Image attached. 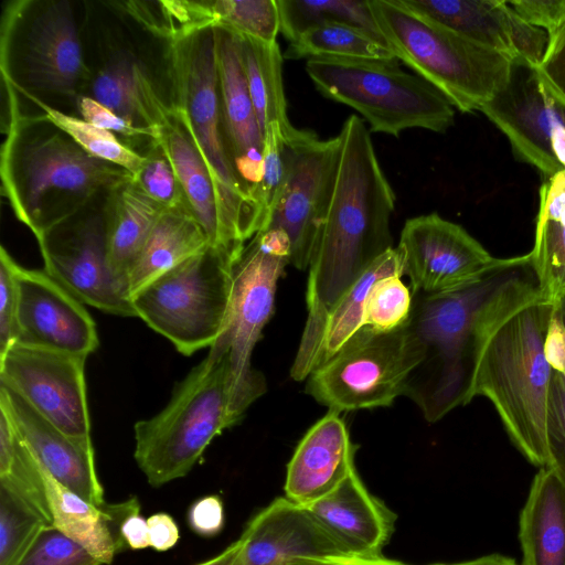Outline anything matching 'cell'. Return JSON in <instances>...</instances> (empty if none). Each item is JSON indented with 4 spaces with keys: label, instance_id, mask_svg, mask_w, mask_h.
Listing matches in <instances>:
<instances>
[{
    "label": "cell",
    "instance_id": "6da1fadb",
    "mask_svg": "<svg viewBox=\"0 0 565 565\" xmlns=\"http://www.w3.org/2000/svg\"><path fill=\"white\" fill-rule=\"evenodd\" d=\"M334 189L316 235L308 275L307 320L290 375L309 376L316 366L326 320L365 270L392 248L395 193L363 120L352 115L341 131Z\"/></svg>",
    "mask_w": 565,
    "mask_h": 565
},
{
    "label": "cell",
    "instance_id": "7a4b0ae2",
    "mask_svg": "<svg viewBox=\"0 0 565 565\" xmlns=\"http://www.w3.org/2000/svg\"><path fill=\"white\" fill-rule=\"evenodd\" d=\"M554 300L534 270L497 299L482 326L472 394L487 397L516 449L536 467L547 466L545 418L553 367L546 340Z\"/></svg>",
    "mask_w": 565,
    "mask_h": 565
},
{
    "label": "cell",
    "instance_id": "3957f363",
    "mask_svg": "<svg viewBox=\"0 0 565 565\" xmlns=\"http://www.w3.org/2000/svg\"><path fill=\"white\" fill-rule=\"evenodd\" d=\"M533 270L530 254L497 258L476 281L447 292L413 294L405 327L420 362L408 375L404 395L435 423L473 399L472 374L480 333L497 299Z\"/></svg>",
    "mask_w": 565,
    "mask_h": 565
},
{
    "label": "cell",
    "instance_id": "277c9868",
    "mask_svg": "<svg viewBox=\"0 0 565 565\" xmlns=\"http://www.w3.org/2000/svg\"><path fill=\"white\" fill-rule=\"evenodd\" d=\"M4 84L10 119L1 148L2 193L15 217L39 239L74 218L97 193L134 175L90 156L42 116L19 114L14 87Z\"/></svg>",
    "mask_w": 565,
    "mask_h": 565
},
{
    "label": "cell",
    "instance_id": "5b68a950",
    "mask_svg": "<svg viewBox=\"0 0 565 565\" xmlns=\"http://www.w3.org/2000/svg\"><path fill=\"white\" fill-rule=\"evenodd\" d=\"M265 392L263 374L239 377L217 340L175 385L168 404L135 424L134 457L148 482L161 487L186 476L212 440L238 424Z\"/></svg>",
    "mask_w": 565,
    "mask_h": 565
},
{
    "label": "cell",
    "instance_id": "8992f818",
    "mask_svg": "<svg viewBox=\"0 0 565 565\" xmlns=\"http://www.w3.org/2000/svg\"><path fill=\"white\" fill-rule=\"evenodd\" d=\"M168 71L172 109L190 132L215 189L222 250L238 259L256 230L253 204L235 171L225 137L214 29L171 40Z\"/></svg>",
    "mask_w": 565,
    "mask_h": 565
},
{
    "label": "cell",
    "instance_id": "52a82bcc",
    "mask_svg": "<svg viewBox=\"0 0 565 565\" xmlns=\"http://www.w3.org/2000/svg\"><path fill=\"white\" fill-rule=\"evenodd\" d=\"M370 4L395 58L460 111H480L508 83L510 56L416 13L401 0H370Z\"/></svg>",
    "mask_w": 565,
    "mask_h": 565
},
{
    "label": "cell",
    "instance_id": "ba28073f",
    "mask_svg": "<svg viewBox=\"0 0 565 565\" xmlns=\"http://www.w3.org/2000/svg\"><path fill=\"white\" fill-rule=\"evenodd\" d=\"M306 72L321 95L354 108L373 132H445L454 125V106L443 93L397 60L309 58Z\"/></svg>",
    "mask_w": 565,
    "mask_h": 565
},
{
    "label": "cell",
    "instance_id": "9c48e42d",
    "mask_svg": "<svg viewBox=\"0 0 565 565\" xmlns=\"http://www.w3.org/2000/svg\"><path fill=\"white\" fill-rule=\"evenodd\" d=\"M237 260L207 248L137 291L136 316L183 355L211 348L225 330Z\"/></svg>",
    "mask_w": 565,
    "mask_h": 565
},
{
    "label": "cell",
    "instance_id": "30bf717a",
    "mask_svg": "<svg viewBox=\"0 0 565 565\" xmlns=\"http://www.w3.org/2000/svg\"><path fill=\"white\" fill-rule=\"evenodd\" d=\"M419 348L405 326L379 332L359 330L332 358L307 377V392L330 411L385 407L404 395Z\"/></svg>",
    "mask_w": 565,
    "mask_h": 565
},
{
    "label": "cell",
    "instance_id": "8fae6325",
    "mask_svg": "<svg viewBox=\"0 0 565 565\" xmlns=\"http://www.w3.org/2000/svg\"><path fill=\"white\" fill-rule=\"evenodd\" d=\"M480 111L505 135L520 160L546 178L565 171V99L539 66L512 60L508 83Z\"/></svg>",
    "mask_w": 565,
    "mask_h": 565
},
{
    "label": "cell",
    "instance_id": "7c38bea8",
    "mask_svg": "<svg viewBox=\"0 0 565 565\" xmlns=\"http://www.w3.org/2000/svg\"><path fill=\"white\" fill-rule=\"evenodd\" d=\"M284 153L285 182L267 228H280L288 235L290 264L306 270L334 189L341 137L321 140L313 131L299 129L285 142Z\"/></svg>",
    "mask_w": 565,
    "mask_h": 565
},
{
    "label": "cell",
    "instance_id": "4fadbf2b",
    "mask_svg": "<svg viewBox=\"0 0 565 565\" xmlns=\"http://www.w3.org/2000/svg\"><path fill=\"white\" fill-rule=\"evenodd\" d=\"M290 254L288 235L267 228L252 238L234 265L228 318L218 341L227 348L232 370L239 377L260 373L252 367V353L273 313L277 284Z\"/></svg>",
    "mask_w": 565,
    "mask_h": 565
},
{
    "label": "cell",
    "instance_id": "5bb4252c",
    "mask_svg": "<svg viewBox=\"0 0 565 565\" xmlns=\"http://www.w3.org/2000/svg\"><path fill=\"white\" fill-rule=\"evenodd\" d=\"M87 356L13 343L0 355V385L24 399L63 433L90 437Z\"/></svg>",
    "mask_w": 565,
    "mask_h": 565
},
{
    "label": "cell",
    "instance_id": "9a60e30c",
    "mask_svg": "<svg viewBox=\"0 0 565 565\" xmlns=\"http://www.w3.org/2000/svg\"><path fill=\"white\" fill-rule=\"evenodd\" d=\"M397 249L403 276L413 294L434 295L462 288L482 277L497 262L462 226L437 213L408 218Z\"/></svg>",
    "mask_w": 565,
    "mask_h": 565
},
{
    "label": "cell",
    "instance_id": "2e32d148",
    "mask_svg": "<svg viewBox=\"0 0 565 565\" xmlns=\"http://www.w3.org/2000/svg\"><path fill=\"white\" fill-rule=\"evenodd\" d=\"M36 241L44 270L81 302L110 315L137 317L108 265L104 215L72 218Z\"/></svg>",
    "mask_w": 565,
    "mask_h": 565
},
{
    "label": "cell",
    "instance_id": "e0dca14e",
    "mask_svg": "<svg viewBox=\"0 0 565 565\" xmlns=\"http://www.w3.org/2000/svg\"><path fill=\"white\" fill-rule=\"evenodd\" d=\"M18 333L14 343L83 356L98 348L96 324L84 303L45 270L15 264Z\"/></svg>",
    "mask_w": 565,
    "mask_h": 565
},
{
    "label": "cell",
    "instance_id": "ac0fdd59",
    "mask_svg": "<svg viewBox=\"0 0 565 565\" xmlns=\"http://www.w3.org/2000/svg\"><path fill=\"white\" fill-rule=\"evenodd\" d=\"M232 565H291L300 558L351 556L305 507L275 499L246 525Z\"/></svg>",
    "mask_w": 565,
    "mask_h": 565
},
{
    "label": "cell",
    "instance_id": "d6986e66",
    "mask_svg": "<svg viewBox=\"0 0 565 565\" xmlns=\"http://www.w3.org/2000/svg\"><path fill=\"white\" fill-rule=\"evenodd\" d=\"M0 408L7 413L42 468L56 481L94 504L106 502L90 437H74L63 433L18 394L2 385Z\"/></svg>",
    "mask_w": 565,
    "mask_h": 565
},
{
    "label": "cell",
    "instance_id": "ffe728a7",
    "mask_svg": "<svg viewBox=\"0 0 565 565\" xmlns=\"http://www.w3.org/2000/svg\"><path fill=\"white\" fill-rule=\"evenodd\" d=\"M32 89L73 97L87 72L68 1H50L31 22L22 54Z\"/></svg>",
    "mask_w": 565,
    "mask_h": 565
},
{
    "label": "cell",
    "instance_id": "44dd1931",
    "mask_svg": "<svg viewBox=\"0 0 565 565\" xmlns=\"http://www.w3.org/2000/svg\"><path fill=\"white\" fill-rule=\"evenodd\" d=\"M348 426L330 411L299 441L287 466L285 497L308 508L335 490L355 470Z\"/></svg>",
    "mask_w": 565,
    "mask_h": 565
},
{
    "label": "cell",
    "instance_id": "7402d4cb",
    "mask_svg": "<svg viewBox=\"0 0 565 565\" xmlns=\"http://www.w3.org/2000/svg\"><path fill=\"white\" fill-rule=\"evenodd\" d=\"M307 509L353 555L382 556L394 532L395 514L366 489L356 469Z\"/></svg>",
    "mask_w": 565,
    "mask_h": 565
},
{
    "label": "cell",
    "instance_id": "603a6c76",
    "mask_svg": "<svg viewBox=\"0 0 565 565\" xmlns=\"http://www.w3.org/2000/svg\"><path fill=\"white\" fill-rule=\"evenodd\" d=\"M42 473L52 524L103 565H110L115 556L127 548L120 527L128 514L141 509L137 498L97 505L56 481L43 468Z\"/></svg>",
    "mask_w": 565,
    "mask_h": 565
},
{
    "label": "cell",
    "instance_id": "cb8c5ba5",
    "mask_svg": "<svg viewBox=\"0 0 565 565\" xmlns=\"http://www.w3.org/2000/svg\"><path fill=\"white\" fill-rule=\"evenodd\" d=\"M215 55L225 137L235 167H262L260 132L242 64L239 36L216 28Z\"/></svg>",
    "mask_w": 565,
    "mask_h": 565
},
{
    "label": "cell",
    "instance_id": "d4e9b609",
    "mask_svg": "<svg viewBox=\"0 0 565 565\" xmlns=\"http://www.w3.org/2000/svg\"><path fill=\"white\" fill-rule=\"evenodd\" d=\"M520 565H565V484L550 467L534 476L519 520Z\"/></svg>",
    "mask_w": 565,
    "mask_h": 565
},
{
    "label": "cell",
    "instance_id": "484cf974",
    "mask_svg": "<svg viewBox=\"0 0 565 565\" xmlns=\"http://www.w3.org/2000/svg\"><path fill=\"white\" fill-rule=\"evenodd\" d=\"M108 194L104 213L107 259L110 271L127 294L129 273L166 209L152 200L134 177L111 189Z\"/></svg>",
    "mask_w": 565,
    "mask_h": 565
},
{
    "label": "cell",
    "instance_id": "4316f807",
    "mask_svg": "<svg viewBox=\"0 0 565 565\" xmlns=\"http://www.w3.org/2000/svg\"><path fill=\"white\" fill-rule=\"evenodd\" d=\"M151 141L172 166L190 210L207 234L211 246L223 252L217 200L210 172L171 105L159 126L157 139Z\"/></svg>",
    "mask_w": 565,
    "mask_h": 565
},
{
    "label": "cell",
    "instance_id": "83f0119b",
    "mask_svg": "<svg viewBox=\"0 0 565 565\" xmlns=\"http://www.w3.org/2000/svg\"><path fill=\"white\" fill-rule=\"evenodd\" d=\"M212 247L189 206L166 209L154 223L127 279L129 299L184 260Z\"/></svg>",
    "mask_w": 565,
    "mask_h": 565
},
{
    "label": "cell",
    "instance_id": "f1b7e54d",
    "mask_svg": "<svg viewBox=\"0 0 565 565\" xmlns=\"http://www.w3.org/2000/svg\"><path fill=\"white\" fill-rule=\"evenodd\" d=\"M446 28L514 58L516 12L504 0H401Z\"/></svg>",
    "mask_w": 565,
    "mask_h": 565
},
{
    "label": "cell",
    "instance_id": "f546056e",
    "mask_svg": "<svg viewBox=\"0 0 565 565\" xmlns=\"http://www.w3.org/2000/svg\"><path fill=\"white\" fill-rule=\"evenodd\" d=\"M92 94L98 103L137 127L158 128L169 109L143 68L127 56L98 72Z\"/></svg>",
    "mask_w": 565,
    "mask_h": 565
},
{
    "label": "cell",
    "instance_id": "4dcf8cb0",
    "mask_svg": "<svg viewBox=\"0 0 565 565\" xmlns=\"http://www.w3.org/2000/svg\"><path fill=\"white\" fill-rule=\"evenodd\" d=\"M238 36L242 64L260 132L264 137L271 125H277L287 142L299 129L291 125L287 114L279 44Z\"/></svg>",
    "mask_w": 565,
    "mask_h": 565
},
{
    "label": "cell",
    "instance_id": "1f68e13d",
    "mask_svg": "<svg viewBox=\"0 0 565 565\" xmlns=\"http://www.w3.org/2000/svg\"><path fill=\"white\" fill-rule=\"evenodd\" d=\"M540 289L551 299L565 292V171L540 189L533 249L529 253Z\"/></svg>",
    "mask_w": 565,
    "mask_h": 565
},
{
    "label": "cell",
    "instance_id": "d6a6232c",
    "mask_svg": "<svg viewBox=\"0 0 565 565\" xmlns=\"http://www.w3.org/2000/svg\"><path fill=\"white\" fill-rule=\"evenodd\" d=\"M391 274L403 276V263L397 247L377 257L335 303L324 323L315 369L332 358L363 328L364 307L371 287L379 278Z\"/></svg>",
    "mask_w": 565,
    "mask_h": 565
},
{
    "label": "cell",
    "instance_id": "836d02e7",
    "mask_svg": "<svg viewBox=\"0 0 565 565\" xmlns=\"http://www.w3.org/2000/svg\"><path fill=\"white\" fill-rule=\"evenodd\" d=\"M285 57L291 60H396L390 47L366 31L350 24L330 22L302 32L289 46Z\"/></svg>",
    "mask_w": 565,
    "mask_h": 565
},
{
    "label": "cell",
    "instance_id": "e575fe53",
    "mask_svg": "<svg viewBox=\"0 0 565 565\" xmlns=\"http://www.w3.org/2000/svg\"><path fill=\"white\" fill-rule=\"evenodd\" d=\"M0 486L23 500L49 524H52L42 468L2 408H0Z\"/></svg>",
    "mask_w": 565,
    "mask_h": 565
},
{
    "label": "cell",
    "instance_id": "d590c367",
    "mask_svg": "<svg viewBox=\"0 0 565 565\" xmlns=\"http://www.w3.org/2000/svg\"><path fill=\"white\" fill-rule=\"evenodd\" d=\"M277 4L280 32L289 43L310 28L339 22L362 29L386 44L370 0H277Z\"/></svg>",
    "mask_w": 565,
    "mask_h": 565
},
{
    "label": "cell",
    "instance_id": "8d00e7d4",
    "mask_svg": "<svg viewBox=\"0 0 565 565\" xmlns=\"http://www.w3.org/2000/svg\"><path fill=\"white\" fill-rule=\"evenodd\" d=\"M12 85L18 92L28 97L43 111L41 116L45 120L65 132L84 151L97 159L110 162L127 170L134 175V178L140 173L147 161V156H142L120 142L113 132L95 127L83 118H77L57 110L42 102L31 92L17 86L13 83Z\"/></svg>",
    "mask_w": 565,
    "mask_h": 565
},
{
    "label": "cell",
    "instance_id": "74e56055",
    "mask_svg": "<svg viewBox=\"0 0 565 565\" xmlns=\"http://www.w3.org/2000/svg\"><path fill=\"white\" fill-rule=\"evenodd\" d=\"M212 28L266 43L277 42L280 18L277 0H214L210 1Z\"/></svg>",
    "mask_w": 565,
    "mask_h": 565
},
{
    "label": "cell",
    "instance_id": "f35d334b",
    "mask_svg": "<svg viewBox=\"0 0 565 565\" xmlns=\"http://www.w3.org/2000/svg\"><path fill=\"white\" fill-rule=\"evenodd\" d=\"M46 524L23 500L0 486V565H14Z\"/></svg>",
    "mask_w": 565,
    "mask_h": 565
},
{
    "label": "cell",
    "instance_id": "ab89813d",
    "mask_svg": "<svg viewBox=\"0 0 565 565\" xmlns=\"http://www.w3.org/2000/svg\"><path fill=\"white\" fill-rule=\"evenodd\" d=\"M413 306L412 290L403 282L402 275L391 274L379 278L371 287L363 316V327L388 332L407 322Z\"/></svg>",
    "mask_w": 565,
    "mask_h": 565
},
{
    "label": "cell",
    "instance_id": "60d3db41",
    "mask_svg": "<svg viewBox=\"0 0 565 565\" xmlns=\"http://www.w3.org/2000/svg\"><path fill=\"white\" fill-rule=\"evenodd\" d=\"M284 146L280 128L271 125L264 136L262 179L252 193L256 234L267 228L285 182Z\"/></svg>",
    "mask_w": 565,
    "mask_h": 565
},
{
    "label": "cell",
    "instance_id": "b9f144b4",
    "mask_svg": "<svg viewBox=\"0 0 565 565\" xmlns=\"http://www.w3.org/2000/svg\"><path fill=\"white\" fill-rule=\"evenodd\" d=\"M14 565H103L53 524L44 525Z\"/></svg>",
    "mask_w": 565,
    "mask_h": 565
},
{
    "label": "cell",
    "instance_id": "7bdbcfd3",
    "mask_svg": "<svg viewBox=\"0 0 565 565\" xmlns=\"http://www.w3.org/2000/svg\"><path fill=\"white\" fill-rule=\"evenodd\" d=\"M545 437L547 466L565 484V376L553 369L548 386Z\"/></svg>",
    "mask_w": 565,
    "mask_h": 565
},
{
    "label": "cell",
    "instance_id": "ee69618b",
    "mask_svg": "<svg viewBox=\"0 0 565 565\" xmlns=\"http://www.w3.org/2000/svg\"><path fill=\"white\" fill-rule=\"evenodd\" d=\"M153 148L157 152L147 156V161L135 180L164 209L189 206L172 166L159 149Z\"/></svg>",
    "mask_w": 565,
    "mask_h": 565
},
{
    "label": "cell",
    "instance_id": "f6af8a7d",
    "mask_svg": "<svg viewBox=\"0 0 565 565\" xmlns=\"http://www.w3.org/2000/svg\"><path fill=\"white\" fill-rule=\"evenodd\" d=\"M15 264L7 249H0V355L17 340L18 287Z\"/></svg>",
    "mask_w": 565,
    "mask_h": 565
},
{
    "label": "cell",
    "instance_id": "bcb514c9",
    "mask_svg": "<svg viewBox=\"0 0 565 565\" xmlns=\"http://www.w3.org/2000/svg\"><path fill=\"white\" fill-rule=\"evenodd\" d=\"M77 107L85 121L113 134L118 132L126 137H148L150 140L157 139L159 135V127L134 126L93 97H77Z\"/></svg>",
    "mask_w": 565,
    "mask_h": 565
},
{
    "label": "cell",
    "instance_id": "7dc6e473",
    "mask_svg": "<svg viewBox=\"0 0 565 565\" xmlns=\"http://www.w3.org/2000/svg\"><path fill=\"white\" fill-rule=\"evenodd\" d=\"M507 2L526 22L544 30L548 40L565 28V0H510Z\"/></svg>",
    "mask_w": 565,
    "mask_h": 565
},
{
    "label": "cell",
    "instance_id": "c3c4849f",
    "mask_svg": "<svg viewBox=\"0 0 565 565\" xmlns=\"http://www.w3.org/2000/svg\"><path fill=\"white\" fill-rule=\"evenodd\" d=\"M189 525L204 537L218 534L224 526V507L218 495H206L196 500L189 509Z\"/></svg>",
    "mask_w": 565,
    "mask_h": 565
},
{
    "label": "cell",
    "instance_id": "681fc988",
    "mask_svg": "<svg viewBox=\"0 0 565 565\" xmlns=\"http://www.w3.org/2000/svg\"><path fill=\"white\" fill-rule=\"evenodd\" d=\"M539 68L556 93L565 99V28L548 40Z\"/></svg>",
    "mask_w": 565,
    "mask_h": 565
},
{
    "label": "cell",
    "instance_id": "f907efd6",
    "mask_svg": "<svg viewBox=\"0 0 565 565\" xmlns=\"http://www.w3.org/2000/svg\"><path fill=\"white\" fill-rule=\"evenodd\" d=\"M150 547L166 552L177 545L180 539L179 526L174 519L164 512L154 513L147 519Z\"/></svg>",
    "mask_w": 565,
    "mask_h": 565
},
{
    "label": "cell",
    "instance_id": "816d5d0a",
    "mask_svg": "<svg viewBox=\"0 0 565 565\" xmlns=\"http://www.w3.org/2000/svg\"><path fill=\"white\" fill-rule=\"evenodd\" d=\"M120 533L127 548L145 550L150 547L147 519L140 514V509L126 516L121 524Z\"/></svg>",
    "mask_w": 565,
    "mask_h": 565
},
{
    "label": "cell",
    "instance_id": "f5cc1de1",
    "mask_svg": "<svg viewBox=\"0 0 565 565\" xmlns=\"http://www.w3.org/2000/svg\"><path fill=\"white\" fill-rule=\"evenodd\" d=\"M546 356L551 366L565 376V330L554 312L546 340Z\"/></svg>",
    "mask_w": 565,
    "mask_h": 565
},
{
    "label": "cell",
    "instance_id": "db71d44e",
    "mask_svg": "<svg viewBox=\"0 0 565 565\" xmlns=\"http://www.w3.org/2000/svg\"><path fill=\"white\" fill-rule=\"evenodd\" d=\"M291 565H408L384 556H343L331 558H300Z\"/></svg>",
    "mask_w": 565,
    "mask_h": 565
},
{
    "label": "cell",
    "instance_id": "11a10c76",
    "mask_svg": "<svg viewBox=\"0 0 565 565\" xmlns=\"http://www.w3.org/2000/svg\"><path fill=\"white\" fill-rule=\"evenodd\" d=\"M431 565H519L514 558L501 555L490 554L475 559L458 563H439Z\"/></svg>",
    "mask_w": 565,
    "mask_h": 565
},
{
    "label": "cell",
    "instance_id": "9f6ffc18",
    "mask_svg": "<svg viewBox=\"0 0 565 565\" xmlns=\"http://www.w3.org/2000/svg\"><path fill=\"white\" fill-rule=\"evenodd\" d=\"M242 547V539L239 537L231 545H228L222 553L218 555L200 563L198 565H232L234 559L236 558L239 550Z\"/></svg>",
    "mask_w": 565,
    "mask_h": 565
},
{
    "label": "cell",
    "instance_id": "6f0895ef",
    "mask_svg": "<svg viewBox=\"0 0 565 565\" xmlns=\"http://www.w3.org/2000/svg\"><path fill=\"white\" fill-rule=\"evenodd\" d=\"M554 316L565 330V292L554 299Z\"/></svg>",
    "mask_w": 565,
    "mask_h": 565
}]
</instances>
